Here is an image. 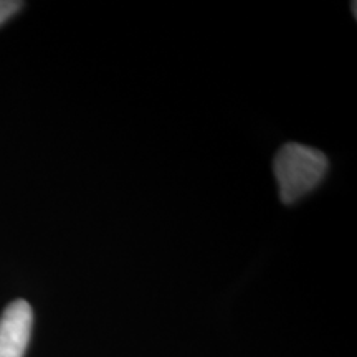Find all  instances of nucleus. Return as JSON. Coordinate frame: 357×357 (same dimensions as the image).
Wrapping results in <instances>:
<instances>
[{"instance_id":"obj_1","label":"nucleus","mask_w":357,"mask_h":357,"mask_svg":"<svg viewBox=\"0 0 357 357\" xmlns=\"http://www.w3.org/2000/svg\"><path fill=\"white\" fill-rule=\"evenodd\" d=\"M328 171V159L312 147L288 142L275 158V176L280 187V199L293 204L319 185Z\"/></svg>"},{"instance_id":"obj_2","label":"nucleus","mask_w":357,"mask_h":357,"mask_svg":"<svg viewBox=\"0 0 357 357\" xmlns=\"http://www.w3.org/2000/svg\"><path fill=\"white\" fill-rule=\"evenodd\" d=\"M33 312L24 300L10 303L0 318V357H24L32 336Z\"/></svg>"},{"instance_id":"obj_3","label":"nucleus","mask_w":357,"mask_h":357,"mask_svg":"<svg viewBox=\"0 0 357 357\" xmlns=\"http://www.w3.org/2000/svg\"><path fill=\"white\" fill-rule=\"evenodd\" d=\"M22 7L20 2H12V0H0V25L7 19H10L15 12Z\"/></svg>"}]
</instances>
